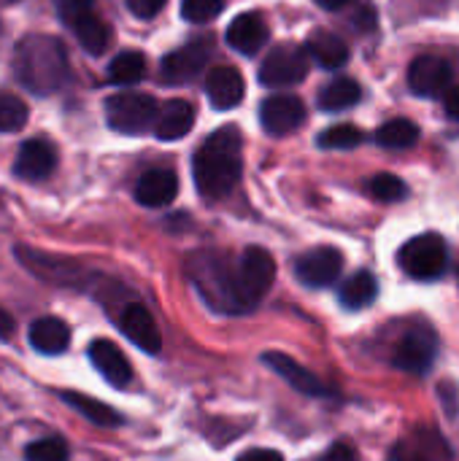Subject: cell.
I'll return each mask as SVG.
<instances>
[{"label": "cell", "mask_w": 459, "mask_h": 461, "mask_svg": "<svg viewBox=\"0 0 459 461\" xmlns=\"http://www.w3.org/2000/svg\"><path fill=\"white\" fill-rule=\"evenodd\" d=\"M30 346L38 354L57 357V354L68 351V346H70V327L57 316L35 319L32 327H30Z\"/></svg>", "instance_id": "obj_22"}, {"label": "cell", "mask_w": 459, "mask_h": 461, "mask_svg": "<svg viewBox=\"0 0 459 461\" xmlns=\"http://www.w3.org/2000/svg\"><path fill=\"white\" fill-rule=\"evenodd\" d=\"M457 278H459V267H457Z\"/></svg>", "instance_id": "obj_45"}, {"label": "cell", "mask_w": 459, "mask_h": 461, "mask_svg": "<svg viewBox=\"0 0 459 461\" xmlns=\"http://www.w3.org/2000/svg\"><path fill=\"white\" fill-rule=\"evenodd\" d=\"M16 257L32 276H38L46 284H54V286H78L81 284V265H76L65 257H51L46 251L27 249V246H16Z\"/></svg>", "instance_id": "obj_13"}, {"label": "cell", "mask_w": 459, "mask_h": 461, "mask_svg": "<svg viewBox=\"0 0 459 461\" xmlns=\"http://www.w3.org/2000/svg\"><path fill=\"white\" fill-rule=\"evenodd\" d=\"M398 265L403 267L406 276L417 281H436L449 267L446 240L436 232L417 235L409 243H403V249L398 251Z\"/></svg>", "instance_id": "obj_6"}, {"label": "cell", "mask_w": 459, "mask_h": 461, "mask_svg": "<svg viewBox=\"0 0 459 461\" xmlns=\"http://www.w3.org/2000/svg\"><path fill=\"white\" fill-rule=\"evenodd\" d=\"M306 49H308L311 59L319 62L325 70H335V68L346 65V59H349V46L338 35H333L327 30H317L308 38Z\"/></svg>", "instance_id": "obj_24"}, {"label": "cell", "mask_w": 459, "mask_h": 461, "mask_svg": "<svg viewBox=\"0 0 459 461\" xmlns=\"http://www.w3.org/2000/svg\"><path fill=\"white\" fill-rule=\"evenodd\" d=\"M60 400L65 405H70L76 413H81L87 421L97 424V427H122V413H116L111 405L100 402V400H92L87 394H78V392H60Z\"/></svg>", "instance_id": "obj_26"}, {"label": "cell", "mask_w": 459, "mask_h": 461, "mask_svg": "<svg viewBox=\"0 0 459 461\" xmlns=\"http://www.w3.org/2000/svg\"><path fill=\"white\" fill-rule=\"evenodd\" d=\"M363 100V86L354 78H333L322 92H319V108L322 111H344L352 108Z\"/></svg>", "instance_id": "obj_28"}, {"label": "cell", "mask_w": 459, "mask_h": 461, "mask_svg": "<svg viewBox=\"0 0 459 461\" xmlns=\"http://www.w3.org/2000/svg\"><path fill=\"white\" fill-rule=\"evenodd\" d=\"M390 461H454V451L438 427H414L390 451Z\"/></svg>", "instance_id": "obj_10"}, {"label": "cell", "mask_w": 459, "mask_h": 461, "mask_svg": "<svg viewBox=\"0 0 459 461\" xmlns=\"http://www.w3.org/2000/svg\"><path fill=\"white\" fill-rule=\"evenodd\" d=\"M317 461H360V456H357V448L349 440H338Z\"/></svg>", "instance_id": "obj_37"}, {"label": "cell", "mask_w": 459, "mask_h": 461, "mask_svg": "<svg viewBox=\"0 0 459 461\" xmlns=\"http://www.w3.org/2000/svg\"><path fill=\"white\" fill-rule=\"evenodd\" d=\"M165 0H127V8L138 16V19H151L162 11Z\"/></svg>", "instance_id": "obj_38"}, {"label": "cell", "mask_w": 459, "mask_h": 461, "mask_svg": "<svg viewBox=\"0 0 459 461\" xmlns=\"http://www.w3.org/2000/svg\"><path fill=\"white\" fill-rule=\"evenodd\" d=\"M24 459L27 461H68L70 451L68 443L62 438H43L38 443H30L24 448Z\"/></svg>", "instance_id": "obj_34"}, {"label": "cell", "mask_w": 459, "mask_h": 461, "mask_svg": "<svg viewBox=\"0 0 459 461\" xmlns=\"http://www.w3.org/2000/svg\"><path fill=\"white\" fill-rule=\"evenodd\" d=\"M187 270H189L195 289L214 311L227 313V316H243L241 300H238L235 259L219 251H200L189 257Z\"/></svg>", "instance_id": "obj_3"}, {"label": "cell", "mask_w": 459, "mask_h": 461, "mask_svg": "<svg viewBox=\"0 0 459 461\" xmlns=\"http://www.w3.org/2000/svg\"><path fill=\"white\" fill-rule=\"evenodd\" d=\"M444 105H446V113L459 122V86H449V92L444 95Z\"/></svg>", "instance_id": "obj_40"}, {"label": "cell", "mask_w": 459, "mask_h": 461, "mask_svg": "<svg viewBox=\"0 0 459 461\" xmlns=\"http://www.w3.org/2000/svg\"><path fill=\"white\" fill-rule=\"evenodd\" d=\"M222 8H225V0H181V16L195 24L211 22L214 16L222 14Z\"/></svg>", "instance_id": "obj_35"}, {"label": "cell", "mask_w": 459, "mask_h": 461, "mask_svg": "<svg viewBox=\"0 0 459 461\" xmlns=\"http://www.w3.org/2000/svg\"><path fill=\"white\" fill-rule=\"evenodd\" d=\"M206 95H208V100H211V105L216 111H230V108H235L243 100L246 81H243V76L235 68L219 65L206 78Z\"/></svg>", "instance_id": "obj_19"}, {"label": "cell", "mask_w": 459, "mask_h": 461, "mask_svg": "<svg viewBox=\"0 0 459 461\" xmlns=\"http://www.w3.org/2000/svg\"><path fill=\"white\" fill-rule=\"evenodd\" d=\"M235 461H284V456L273 448H252V451L241 454Z\"/></svg>", "instance_id": "obj_39"}, {"label": "cell", "mask_w": 459, "mask_h": 461, "mask_svg": "<svg viewBox=\"0 0 459 461\" xmlns=\"http://www.w3.org/2000/svg\"><path fill=\"white\" fill-rule=\"evenodd\" d=\"M195 124V108L187 100H170L160 108L157 122H154V132L160 140H179L184 135H189Z\"/></svg>", "instance_id": "obj_23"}, {"label": "cell", "mask_w": 459, "mask_h": 461, "mask_svg": "<svg viewBox=\"0 0 459 461\" xmlns=\"http://www.w3.org/2000/svg\"><path fill=\"white\" fill-rule=\"evenodd\" d=\"M308 65H311V54L303 46L287 43V46H276L260 68V84L262 86H292L300 84L308 76Z\"/></svg>", "instance_id": "obj_9"}, {"label": "cell", "mask_w": 459, "mask_h": 461, "mask_svg": "<svg viewBox=\"0 0 459 461\" xmlns=\"http://www.w3.org/2000/svg\"><path fill=\"white\" fill-rule=\"evenodd\" d=\"M438 357V332L427 327L425 321H417L411 330L403 332V338L392 346L390 362L395 370L409 373V375H427L436 365Z\"/></svg>", "instance_id": "obj_5"}, {"label": "cell", "mask_w": 459, "mask_h": 461, "mask_svg": "<svg viewBox=\"0 0 459 461\" xmlns=\"http://www.w3.org/2000/svg\"><path fill=\"white\" fill-rule=\"evenodd\" d=\"M241 149H243V140L233 124L219 127L203 140V146L197 149L192 159V176H195L197 192L206 200H222L235 189V184L241 181V170H243Z\"/></svg>", "instance_id": "obj_1"}, {"label": "cell", "mask_w": 459, "mask_h": 461, "mask_svg": "<svg viewBox=\"0 0 459 461\" xmlns=\"http://www.w3.org/2000/svg\"><path fill=\"white\" fill-rule=\"evenodd\" d=\"M54 3H57V11L65 24H73L76 19L95 11V0H54Z\"/></svg>", "instance_id": "obj_36"}, {"label": "cell", "mask_w": 459, "mask_h": 461, "mask_svg": "<svg viewBox=\"0 0 459 461\" xmlns=\"http://www.w3.org/2000/svg\"><path fill=\"white\" fill-rule=\"evenodd\" d=\"M54 167H57V149L46 138H32L22 143L14 162V173L22 181H43L51 176Z\"/></svg>", "instance_id": "obj_17"}, {"label": "cell", "mask_w": 459, "mask_h": 461, "mask_svg": "<svg viewBox=\"0 0 459 461\" xmlns=\"http://www.w3.org/2000/svg\"><path fill=\"white\" fill-rule=\"evenodd\" d=\"M14 73L35 95H54L70 76L68 51L54 35H27L14 51Z\"/></svg>", "instance_id": "obj_2"}, {"label": "cell", "mask_w": 459, "mask_h": 461, "mask_svg": "<svg viewBox=\"0 0 459 461\" xmlns=\"http://www.w3.org/2000/svg\"><path fill=\"white\" fill-rule=\"evenodd\" d=\"M14 327H16V324H14V321L0 311V338H8V335L14 332Z\"/></svg>", "instance_id": "obj_43"}, {"label": "cell", "mask_w": 459, "mask_h": 461, "mask_svg": "<svg viewBox=\"0 0 459 461\" xmlns=\"http://www.w3.org/2000/svg\"><path fill=\"white\" fill-rule=\"evenodd\" d=\"M260 362L265 367H271L284 384H289L303 397H317V400H335L338 397V392L330 384H325L317 373L306 370L300 362H295L292 357H287L281 351H265L260 357Z\"/></svg>", "instance_id": "obj_11"}, {"label": "cell", "mask_w": 459, "mask_h": 461, "mask_svg": "<svg viewBox=\"0 0 459 461\" xmlns=\"http://www.w3.org/2000/svg\"><path fill=\"white\" fill-rule=\"evenodd\" d=\"M3 3H16V0H3Z\"/></svg>", "instance_id": "obj_44"}, {"label": "cell", "mask_w": 459, "mask_h": 461, "mask_svg": "<svg viewBox=\"0 0 459 461\" xmlns=\"http://www.w3.org/2000/svg\"><path fill=\"white\" fill-rule=\"evenodd\" d=\"M260 122L271 135H289L306 122V105L295 95H271L260 105Z\"/></svg>", "instance_id": "obj_16"}, {"label": "cell", "mask_w": 459, "mask_h": 461, "mask_svg": "<svg viewBox=\"0 0 459 461\" xmlns=\"http://www.w3.org/2000/svg\"><path fill=\"white\" fill-rule=\"evenodd\" d=\"M268 22L257 11L238 14L227 27V43L241 54H257L268 43Z\"/></svg>", "instance_id": "obj_20"}, {"label": "cell", "mask_w": 459, "mask_h": 461, "mask_svg": "<svg viewBox=\"0 0 459 461\" xmlns=\"http://www.w3.org/2000/svg\"><path fill=\"white\" fill-rule=\"evenodd\" d=\"M27 105L14 92L0 89V132H16L27 124Z\"/></svg>", "instance_id": "obj_32"}, {"label": "cell", "mask_w": 459, "mask_h": 461, "mask_svg": "<svg viewBox=\"0 0 459 461\" xmlns=\"http://www.w3.org/2000/svg\"><path fill=\"white\" fill-rule=\"evenodd\" d=\"M160 105L143 92H119L106 100V122L124 135H141L157 122Z\"/></svg>", "instance_id": "obj_7"}, {"label": "cell", "mask_w": 459, "mask_h": 461, "mask_svg": "<svg viewBox=\"0 0 459 461\" xmlns=\"http://www.w3.org/2000/svg\"><path fill=\"white\" fill-rule=\"evenodd\" d=\"M379 297V281L371 270H357L338 292V300L346 311H363Z\"/></svg>", "instance_id": "obj_25"}, {"label": "cell", "mask_w": 459, "mask_h": 461, "mask_svg": "<svg viewBox=\"0 0 459 461\" xmlns=\"http://www.w3.org/2000/svg\"><path fill=\"white\" fill-rule=\"evenodd\" d=\"M341 270H344V254L333 246H317L295 259V276L308 289L333 286Z\"/></svg>", "instance_id": "obj_12"}, {"label": "cell", "mask_w": 459, "mask_h": 461, "mask_svg": "<svg viewBox=\"0 0 459 461\" xmlns=\"http://www.w3.org/2000/svg\"><path fill=\"white\" fill-rule=\"evenodd\" d=\"M368 192L371 197L381 200V203H400L409 197V186L403 178L392 176V173H379L368 181Z\"/></svg>", "instance_id": "obj_33"}, {"label": "cell", "mask_w": 459, "mask_h": 461, "mask_svg": "<svg viewBox=\"0 0 459 461\" xmlns=\"http://www.w3.org/2000/svg\"><path fill=\"white\" fill-rule=\"evenodd\" d=\"M176 194H179V178L173 170H165V167L146 170L135 184V200L146 208L170 205Z\"/></svg>", "instance_id": "obj_21"}, {"label": "cell", "mask_w": 459, "mask_h": 461, "mask_svg": "<svg viewBox=\"0 0 459 461\" xmlns=\"http://www.w3.org/2000/svg\"><path fill=\"white\" fill-rule=\"evenodd\" d=\"M89 362H92V367L111 384V386H116V389H124V386H130V381H133V365L127 362V357L122 354V348L116 346V343H111V340H92L89 343Z\"/></svg>", "instance_id": "obj_18"}, {"label": "cell", "mask_w": 459, "mask_h": 461, "mask_svg": "<svg viewBox=\"0 0 459 461\" xmlns=\"http://www.w3.org/2000/svg\"><path fill=\"white\" fill-rule=\"evenodd\" d=\"M349 3H354V0H317V5L325 8V11H338V8H344Z\"/></svg>", "instance_id": "obj_42"}, {"label": "cell", "mask_w": 459, "mask_h": 461, "mask_svg": "<svg viewBox=\"0 0 459 461\" xmlns=\"http://www.w3.org/2000/svg\"><path fill=\"white\" fill-rule=\"evenodd\" d=\"M409 86L419 97H438L446 95L452 86V68L446 59L422 54L411 62L409 68Z\"/></svg>", "instance_id": "obj_15"}, {"label": "cell", "mask_w": 459, "mask_h": 461, "mask_svg": "<svg viewBox=\"0 0 459 461\" xmlns=\"http://www.w3.org/2000/svg\"><path fill=\"white\" fill-rule=\"evenodd\" d=\"M365 140L363 130L354 127V124H335V127H327L325 132H319L317 143L322 149H333V151H344V149H354Z\"/></svg>", "instance_id": "obj_31"}, {"label": "cell", "mask_w": 459, "mask_h": 461, "mask_svg": "<svg viewBox=\"0 0 459 461\" xmlns=\"http://www.w3.org/2000/svg\"><path fill=\"white\" fill-rule=\"evenodd\" d=\"M235 278H238L241 311L246 316L265 300V294L271 292V286L276 281V262H273L271 251H265L260 246L243 249L241 257L235 259Z\"/></svg>", "instance_id": "obj_4"}, {"label": "cell", "mask_w": 459, "mask_h": 461, "mask_svg": "<svg viewBox=\"0 0 459 461\" xmlns=\"http://www.w3.org/2000/svg\"><path fill=\"white\" fill-rule=\"evenodd\" d=\"M68 27L73 30V35L78 38V43L89 54H103L108 49V43H111V30H108V24L95 11L87 14V16H81V19H76Z\"/></svg>", "instance_id": "obj_27"}, {"label": "cell", "mask_w": 459, "mask_h": 461, "mask_svg": "<svg viewBox=\"0 0 459 461\" xmlns=\"http://www.w3.org/2000/svg\"><path fill=\"white\" fill-rule=\"evenodd\" d=\"M146 76V57L141 51H122L108 65V78L119 86L138 84Z\"/></svg>", "instance_id": "obj_30"}, {"label": "cell", "mask_w": 459, "mask_h": 461, "mask_svg": "<svg viewBox=\"0 0 459 461\" xmlns=\"http://www.w3.org/2000/svg\"><path fill=\"white\" fill-rule=\"evenodd\" d=\"M114 321L116 327L122 330V335L138 346L143 354H151L157 357L162 351V335H160V327L154 321V316L149 313V308L138 300H127L122 303L119 308H114Z\"/></svg>", "instance_id": "obj_8"}, {"label": "cell", "mask_w": 459, "mask_h": 461, "mask_svg": "<svg viewBox=\"0 0 459 461\" xmlns=\"http://www.w3.org/2000/svg\"><path fill=\"white\" fill-rule=\"evenodd\" d=\"M419 140V127L411 119H392L376 130V143L384 149H411Z\"/></svg>", "instance_id": "obj_29"}, {"label": "cell", "mask_w": 459, "mask_h": 461, "mask_svg": "<svg viewBox=\"0 0 459 461\" xmlns=\"http://www.w3.org/2000/svg\"><path fill=\"white\" fill-rule=\"evenodd\" d=\"M354 24H357L360 30L373 27V11H371V8H363V14H360V16H354Z\"/></svg>", "instance_id": "obj_41"}, {"label": "cell", "mask_w": 459, "mask_h": 461, "mask_svg": "<svg viewBox=\"0 0 459 461\" xmlns=\"http://www.w3.org/2000/svg\"><path fill=\"white\" fill-rule=\"evenodd\" d=\"M208 59H211V38H197V41H189L181 49L170 51L162 59L160 73L168 84H187L203 73Z\"/></svg>", "instance_id": "obj_14"}]
</instances>
